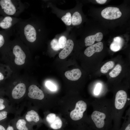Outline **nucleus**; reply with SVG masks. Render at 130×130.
<instances>
[{
	"label": "nucleus",
	"mask_w": 130,
	"mask_h": 130,
	"mask_svg": "<svg viewBox=\"0 0 130 130\" xmlns=\"http://www.w3.org/2000/svg\"><path fill=\"white\" fill-rule=\"evenodd\" d=\"M91 128L93 130H112L113 122L111 101L96 99L92 102Z\"/></svg>",
	"instance_id": "1"
},
{
	"label": "nucleus",
	"mask_w": 130,
	"mask_h": 130,
	"mask_svg": "<svg viewBox=\"0 0 130 130\" xmlns=\"http://www.w3.org/2000/svg\"><path fill=\"white\" fill-rule=\"evenodd\" d=\"M126 92L120 90L116 92L111 101L113 124L112 130H119L122 115L129 100Z\"/></svg>",
	"instance_id": "2"
},
{
	"label": "nucleus",
	"mask_w": 130,
	"mask_h": 130,
	"mask_svg": "<svg viewBox=\"0 0 130 130\" xmlns=\"http://www.w3.org/2000/svg\"><path fill=\"white\" fill-rule=\"evenodd\" d=\"M26 85L23 83H18L12 88L9 95L10 105L14 106L22 101L26 96Z\"/></svg>",
	"instance_id": "3"
},
{
	"label": "nucleus",
	"mask_w": 130,
	"mask_h": 130,
	"mask_svg": "<svg viewBox=\"0 0 130 130\" xmlns=\"http://www.w3.org/2000/svg\"><path fill=\"white\" fill-rule=\"evenodd\" d=\"M26 96L28 102L34 104H35L37 101L42 100L45 98V95L42 91L34 84L29 86Z\"/></svg>",
	"instance_id": "4"
},
{
	"label": "nucleus",
	"mask_w": 130,
	"mask_h": 130,
	"mask_svg": "<svg viewBox=\"0 0 130 130\" xmlns=\"http://www.w3.org/2000/svg\"><path fill=\"white\" fill-rule=\"evenodd\" d=\"M27 110L22 116L32 126L38 124L40 122L39 116L34 107L28 102L26 104Z\"/></svg>",
	"instance_id": "5"
},
{
	"label": "nucleus",
	"mask_w": 130,
	"mask_h": 130,
	"mask_svg": "<svg viewBox=\"0 0 130 130\" xmlns=\"http://www.w3.org/2000/svg\"><path fill=\"white\" fill-rule=\"evenodd\" d=\"M18 10V7L13 0H0V14L4 16L13 15L16 13Z\"/></svg>",
	"instance_id": "6"
},
{
	"label": "nucleus",
	"mask_w": 130,
	"mask_h": 130,
	"mask_svg": "<svg viewBox=\"0 0 130 130\" xmlns=\"http://www.w3.org/2000/svg\"><path fill=\"white\" fill-rule=\"evenodd\" d=\"M86 103L82 100H80L76 103L75 108L70 112V116L73 120L77 121L81 119L83 113L87 108Z\"/></svg>",
	"instance_id": "7"
},
{
	"label": "nucleus",
	"mask_w": 130,
	"mask_h": 130,
	"mask_svg": "<svg viewBox=\"0 0 130 130\" xmlns=\"http://www.w3.org/2000/svg\"><path fill=\"white\" fill-rule=\"evenodd\" d=\"M15 130H34L33 126L30 125L22 116L15 115L10 121Z\"/></svg>",
	"instance_id": "8"
},
{
	"label": "nucleus",
	"mask_w": 130,
	"mask_h": 130,
	"mask_svg": "<svg viewBox=\"0 0 130 130\" xmlns=\"http://www.w3.org/2000/svg\"><path fill=\"white\" fill-rule=\"evenodd\" d=\"M101 14L104 18L110 20L118 18L122 14L118 8L114 7H109L104 9L102 11Z\"/></svg>",
	"instance_id": "9"
},
{
	"label": "nucleus",
	"mask_w": 130,
	"mask_h": 130,
	"mask_svg": "<svg viewBox=\"0 0 130 130\" xmlns=\"http://www.w3.org/2000/svg\"><path fill=\"white\" fill-rule=\"evenodd\" d=\"M24 34L27 40L31 43L35 41L37 38V33L35 27L32 24H28L24 27Z\"/></svg>",
	"instance_id": "10"
},
{
	"label": "nucleus",
	"mask_w": 130,
	"mask_h": 130,
	"mask_svg": "<svg viewBox=\"0 0 130 130\" xmlns=\"http://www.w3.org/2000/svg\"><path fill=\"white\" fill-rule=\"evenodd\" d=\"M13 51L15 56L14 62L15 63L18 65L23 64L25 62L26 56L21 47L18 45L15 46Z\"/></svg>",
	"instance_id": "11"
},
{
	"label": "nucleus",
	"mask_w": 130,
	"mask_h": 130,
	"mask_svg": "<svg viewBox=\"0 0 130 130\" xmlns=\"http://www.w3.org/2000/svg\"><path fill=\"white\" fill-rule=\"evenodd\" d=\"M103 47V43L99 42L87 47L84 51V53L87 57H90L95 52H101Z\"/></svg>",
	"instance_id": "12"
},
{
	"label": "nucleus",
	"mask_w": 130,
	"mask_h": 130,
	"mask_svg": "<svg viewBox=\"0 0 130 130\" xmlns=\"http://www.w3.org/2000/svg\"><path fill=\"white\" fill-rule=\"evenodd\" d=\"M74 46V43L72 40L70 39L67 40L65 46L59 53V58L62 59L66 58L72 51Z\"/></svg>",
	"instance_id": "13"
},
{
	"label": "nucleus",
	"mask_w": 130,
	"mask_h": 130,
	"mask_svg": "<svg viewBox=\"0 0 130 130\" xmlns=\"http://www.w3.org/2000/svg\"><path fill=\"white\" fill-rule=\"evenodd\" d=\"M103 37V34L100 32H97L94 35L87 36L84 39L85 45L86 46L92 45L95 41L99 42L100 41Z\"/></svg>",
	"instance_id": "14"
},
{
	"label": "nucleus",
	"mask_w": 130,
	"mask_h": 130,
	"mask_svg": "<svg viewBox=\"0 0 130 130\" xmlns=\"http://www.w3.org/2000/svg\"><path fill=\"white\" fill-rule=\"evenodd\" d=\"M65 74L68 79L75 81L78 80L81 77L82 73L79 69L77 68L67 71L65 72Z\"/></svg>",
	"instance_id": "15"
},
{
	"label": "nucleus",
	"mask_w": 130,
	"mask_h": 130,
	"mask_svg": "<svg viewBox=\"0 0 130 130\" xmlns=\"http://www.w3.org/2000/svg\"><path fill=\"white\" fill-rule=\"evenodd\" d=\"M124 41V39L122 37L118 36L115 37L110 45V49L114 52L119 50L123 45Z\"/></svg>",
	"instance_id": "16"
},
{
	"label": "nucleus",
	"mask_w": 130,
	"mask_h": 130,
	"mask_svg": "<svg viewBox=\"0 0 130 130\" xmlns=\"http://www.w3.org/2000/svg\"><path fill=\"white\" fill-rule=\"evenodd\" d=\"M13 19L9 16H0V27L6 30L10 28L13 25Z\"/></svg>",
	"instance_id": "17"
},
{
	"label": "nucleus",
	"mask_w": 130,
	"mask_h": 130,
	"mask_svg": "<svg viewBox=\"0 0 130 130\" xmlns=\"http://www.w3.org/2000/svg\"><path fill=\"white\" fill-rule=\"evenodd\" d=\"M82 21L81 14L78 11L74 12L72 16V24L73 26L79 25L81 24Z\"/></svg>",
	"instance_id": "18"
},
{
	"label": "nucleus",
	"mask_w": 130,
	"mask_h": 130,
	"mask_svg": "<svg viewBox=\"0 0 130 130\" xmlns=\"http://www.w3.org/2000/svg\"><path fill=\"white\" fill-rule=\"evenodd\" d=\"M63 123L60 118L56 116L54 121L49 126L51 129L55 130L61 129Z\"/></svg>",
	"instance_id": "19"
},
{
	"label": "nucleus",
	"mask_w": 130,
	"mask_h": 130,
	"mask_svg": "<svg viewBox=\"0 0 130 130\" xmlns=\"http://www.w3.org/2000/svg\"><path fill=\"white\" fill-rule=\"evenodd\" d=\"M115 63L113 61H109L105 63L100 69L101 72L103 73H107L109 70L112 69L115 65Z\"/></svg>",
	"instance_id": "20"
},
{
	"label": "nucleus",
	"mask_w": 130,
	"mask_h": 130,
	"mask_svg": "<svg viewBox=\"0 0 130 130\" xmlns=\"http://www.w3.org/2000/svg\"><path fill=\"white\" fill-rule=\"evenodd\" d=\"M122 70V67L119 64H117L109 73V75L111 78H115L117 76Z\"/></svg>",
	"instance_id": "21"
},
{
	"label": "nucleus",
	"mask_w": 130,
	"mask_h": 130,
	"mask_svg": "<svg viewBox=\"0 0 130 130\" xmlns=\"http://www.w3.org/2000/svg\"><path fill=\"white\" fill-rule=\"evenodd\" d=\"M61 20L65 25L70 26L72 24V16L71 13L68 12L63 16Z\"/></svg>",
	"instance_id": "22"
},
{
	"label": "nucleus",
	"mask_w": 130,
	"mask_h": 130,
	"mask_svg": "<svg viewBox=\"0 0 130 130\" xmlns=\"http://www.w3.org/2000/svg\"><path fill=\"white\" fill-rule=\"evenodd\" d=\"M9 100L0 98V110H5L12 105H9Z\"/></svg>",
	"instance_id": "23"
},
{
	"label": "nucleus",
	"mask_w": 130,
	"mask_h": 130,
	"mask_svg": "<svg viewBox=\"0 0 130 130\" xmlns=\"http://www.w3.org/2000/svg\"><path fill=\"white\" fill-rule=\"evenodd\" d=\"M129 116L128 118H126V119L125 120L119 130H130V117Z\"/></svg>",
	"instance_id": "24"
},
{
	"label": "nucleus",
	"mask_w": 130,
	"mask_h": 130,
	"mask_svg": "<svg viewBox=\"0 0 130 130\" xmlns=\"http://www.w3.org/2000/svg\"><path fill=\"white\" fill-rule=\"evenodd\" d=\"M7 38V35L5 32L0 31V48L4 44Z\"/></svg>",
	"instance_id": "25"
},
{
	"label": "nucleus",
	"mask_w": 130,
	"mask_h": 130,
	"mask_svg": "<svg viewBox=\"0 0 130 130\" xmlns=\"http://www.w3.org/2000/svg\"><path fill=\"white\" fill-rule=\"evenodd\" d=\"M50 45L52 48L55 51L59 50L60 49L58 43V40L56 38L52 40Z\"/></svg>",
	"instance_id": "26"
},
{
	"label": "nucleus",
	"mask_w": 130,
	"mask_h": 130,
	"mask_svg": "<svg viewBox=\"0 0 130 130\" xmlns=\"http://www.w3.org/2000/svg\"><path fill=\"white\" fill-rule=\"evenodd\" d=\"M60 49H63L65 46L67 41L66 38L64 36H62L59 38L58 40Z\"/></svg>",
	"instance_id": "27"
},
{
	"label": "nucleus",
	"mask_w": 130,
	"mask_h": 130,
	"mask_svg": "<svg viewBox=\"0 0 130 130\" xmlns=\"http://www.w3.org/2000/svg\"><path fill=\"white\" fill-rule=\"evenodd\" d=\"M56 117L55 114L52 113L49 114L47 116L46 120L49 125L54 121Z\"/></svg>",
	"instance_id": "28"
},
{
	"label": "nucleus",
	"mask_w": 130,
	"mask_h": 130,
	"mask_svg": "<svg viewBox=\"0 0 130 130\" xmlns=\"http://www.w3.org/2000/svg\"><path fill=\"white\" fill-rule=\"evenodd\" d=\"M45 85L49 89L53 91L56 90L57 88L56 85L50 81H47L46 82Z\"/></svg>",
	"instance_id": "29"
},
{
	"label": "nucleus",
	"mask_w": 130,
	"mask_h": 130,
	"mask_svg": "<svg viewBox=\"0 0 130 130\" xmlns=\"http://www.w3.org/2000/svg\"><path fill=\"white\" fill-rule=\"evenodd\" d=\"M101 84L100 83L97 84L96 85L94 90V94L98 95L100 93L101 89Z\"/></svg>",
	"instance_id": "30"
},
{
	"label": "nucleus",
	"mask_w": 130,
	"mask_h": 130,
	"mask_svg": "<svg viewBox=\"0 0 130 130\" xmlns=\"http://www.w3.org/2000/svg\"><path fill=\"white\" fill-rule=\"evenodd\" d=\"M6 130H15L10 121H9Z\"/></svg>",
	"instance_id": "31"
},
{
	"label": "nucleus",
	"mask_w": 130,
	"mask_h": 130,
	"mask_svg": "<svg viewBox=\"0 0 130 130\" xmlns=\"http://www.w3.org/2000/svg\"><path fill=\"white\" fill-rule=\"evenodd\" d=\"M97 2L100 4H104L107 1L106 0H96Z\"/></svg>",
	"instance_id": "32"
},
{
	"label": "nucleus",
	"mask_w": 130,
	"mask_h": 130,
	"mask_svg": "<svg viewBox=\"0 0 130 130\" xmlns=\"http://www.w3.org/2000/svg\"><path fill=\"white\" fill-rule=\"evenodd\" d=\"M7 125L5 126L0 124V130H6Z\"/></svg>",
	"instance_id": "33"
},
{
	"label": "nucleus",
	"mask_w": 130,
	"mask_h": 130,
	"mask_svg": "<svg viewBox=\"0 0 130 130\" xmlns=\"http://www.w3.org/2000/svg\"><path fill=\"white\" fill-rule=\"evenodd\" d=\"M4 77L3 74L0 72V81L3 80L4 79Z\"/></svg>",
	"instance_id": "34"
}]
</instances>
